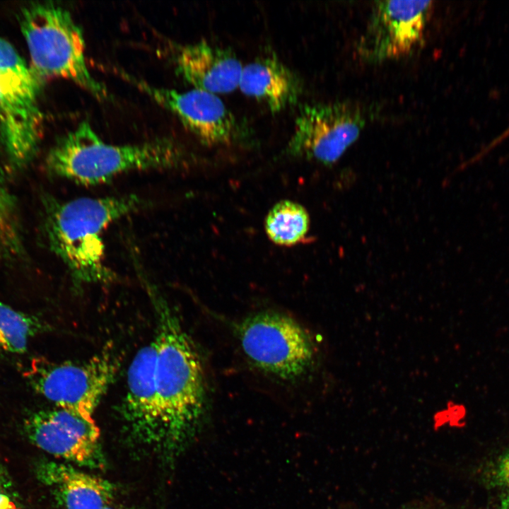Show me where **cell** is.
<instances>
[{
	"label": "cell",
	"mask_w": 509,
	"mask_h": 509,
	"mask_svg": "<svg viewBox=\"0 0 509 509\" xmlns=\"http://www.w3.org/2000/svg\"><path fill=\"white\" fill-rule=\"evenodd\" d=\"M157 320L155 380L158 432L156 452L164 455L195 426L207 402L199 353L158 289L144 281Z\"/></svg>",
	"instance_id": "cell-1"
},
{
	"label": "cell",
	"mask_w": 509,
	"mask_h": 509,
	"mask_svg": "<svg viewBox=\"0 0 509 509\" xmlns=\"http://www.w3.org/2000/svg\"><path fill=\"white\" fill-rule=\"evenodd\" d=\"M47 204V239L68 268L74 283H112L117 276L105 263L103 233L114 221L141 208L142 199L130 194Z\"/></svg>",
	"instance_id": "cell-2"
},
{
	"label": "cell",
	"mask_w": 509,
	"mask_h": 509,
	"mask_svg": "<svg viewBox=\"0 0 509 509\" xmlns=\"http://www.w3.org/2000/svg\"><path fill=\"white\" fill-rule=\"evenodd\" d=\"M188 159L183 147L171 139L112 145L103 141L90 123L83 121L52 147L46 164L54 175L95 185L132 170L176 168Z\"/></svg>",
	"instance_id": "cell-3"
},
{
	"label": "cell",
	"mask_w": 509,
	"mask_h": 509,
	"mask_svg": "<svg viewBox=\"0 0 509 509\" xmlns=\"http://www.w3.org/2000/svg\"><path fill=\"white\" fill-rule=\"evenodd\" d=\"M20 17L31 69L42 81L62 78L98 99L108 98L105 85L88 70L83 32L68 10L52 3H37L24 8Z\"/></svg>",
	"instance_id": "cell-4"
},
{
	"label": "cell",
	"mask_w": 509,
	"mask_h": 509,
	"mask_svg": "<svg viewBox=\"0 0 509 509\" xmlns=\"http://www.w3.org/2000/svg\"><path fill=\"white\" fill-rule=\"evenodd\" d=\"M119 368L118 358L110 346L81 362L56 363L34 358L25 373L33 389L54 403L93 419V414L112 383Z\"/></svg>",
	"instance_id": "cell-5"
},
{
	"label": "cell",
	"mask_w": 509,
	"mask_h": 509,
	"mask_svg": "<svg viewBox=\"0 0 509 509\" xmlns=\"http://www.w3.org/2000/svg\"><path fill=\"white\" fill-rule=\"evenodd\" d=\"M242 349L262 371L294 381L312 367L316 348L310 334L291 317L266 311L245 319L238 329Z\"/></svg>",
	"instance_id": "cell-6"
},
{
	"label": "cell",
	"mask_w": 509,
	"mask_h": 509,
	"mask_svg": "<svg viewBox=\"0 0 509 509\" xmlns=\"http://www.w3.org/2000/svg\"><path fill=\"white\" fill-rule=\"evenodd\" d=\"M365 122L361 109L350 103L304 104L296 117L286 153L332 164L357 140Z\"/></svg>",
	"instance_id": "cell-7"
},
{
	"label": "cell",
	"mask_w": 509,
	"mask_h": 509,
	"mask_svg": "<svg viewBox=\"0 0 509 509\" xmlns=\"http://www.w3.org/2000/svg\"><path fill=\"white\" fill-rule=\"evenodd\" d=\"M23 429L33 445L69 464L91 469L106 467L100 430L94 420L56 407L30 414Z\"/></svg>",
	"instance_id": "cell-8"
},
{
	"label": "cell",
	"mask_w": 509,
	"mask_h": 509,
	"mask_svg": "<svg viewBox=\"0 0 509 509\" xmlns=\"http://www.w3.org/2000/svg\"><path fill=\"white\" fill-rule=\"evenodd\" d=\"M117 72L173 113L204 144H230L243 136L242 124L215 93L156 87L119 69Z\"/></svg>",
	"instance_id": "cell-9"
},
{
	"label": "cell",
	"mask_w": 509,
	"mask_h": 509,
	"mask_svg": "<svg viewBox=\"0 0 509 509\" xmlns=\"http://www.w3.org/2000/svg\"><path fill=\"white\" fill-rule=\"evenodd\" d=\"M432 1H376L359 52L368 60L378 62L408 54L423 37Z\"/></svg>",
	"instance_id": "cell-10"
},
{
	"label": "cell",
	"mask_w": 509,
	"mask_h": 509,
	"mask_svg": "<svg viewBox=\"0 0 509 509\" xmlns=\"http://www.w3.org/2000/svg\"><path fill=\"white\" fill-rule=\"evenodd\" d=\"M156 362V345L153 339L142 347L131 361L127 373V392L120 407L130 437L155 452L158 432Z\"/></svg>",
	"instance_id": "cell-11"
},
{
	"label": "cell",
	"mask_w": 509,
	"mask_h": 509,
	"mask_svg": "<svg viewBox=\"0 0 509 509\" xmlns=\"http://www.w3.org/2000/svg\"><path fill=\"white\" fill-rule=\"evenodd\" d=\"M172 60L177 74L194 88L216 94L233 91L239 86L243 66L227 47L206 40L175 45Z\"/></svg>",
	"instance_id": "cell-12"
},
{
	"label": "cell",
	"mask_w": 509,
	"mask_h": 509,
	"mask_svg": "<svg viewBox=\"0 0 509 509\" xmlns=\"http://www.w3.org/2000/svg\"><path fill=\"white\" fill-rule=\"evenodd\" d=\"M37 95L0 86V134L11 161L25 164L34 155L42 134V115Z\"/></svg>",
	"instance_id": "cell-13"
},
{
	"label": "cell",
	"mask_w": 509,
	"mask_h": 509,
	"mask_svg": "<svg viewBox=\"0 0 509 509\" xmlns=\"http://www.w3.org/2000/svg\"><path fill=\"white\" fill-rule=\"evenodd\" d=\"M35 471L38 480L64 509H103L113 499L112 483L71 464L42 461Z\"/></svg>",
	"instance_id": "cell-14"
},
{
	"label": "cell",
	"mask_w": 509,
	"mask_h": 509,
	"mask_svg": "<svg viewBox=\"0 0 509 509\" xmlns=\"http://www.w3.org/2000/svg\"><path fill=\"white\" fill-rule=\"evenodd\" d=\"M238 87L274 112L296 104L303 91L299 76L271 54L243 66Z\"/></svg>",
	"instance_id": "cell-15"
},
{
	"label": "cell",
	"mask_w": 509,
	"mask_h": 509,
	"mask_svg": "<svg viewBox=\"0 0 509 509\" xmlns=\"http://www.w3.org/2000/svg\"><path fill=\"white\" fill-rule=\"evenodd\" d=\"M310 216L299 203L281 200L267 213L264 228L270 240L279 245L291 246L301 241L310 228Z\"/></svg>",
	"instance_id": "cell-16"
},
{
	"label": "cell",
	"mask_w": 509,
	"mask_h": 509,
	"mask_svg": "<svg viewBox=\"0 0 509 509\" xmlns=\"http://www.w3.org/2000/svg\"><path fill=\"white\" fill-rule=\"evenodd\" d=\"M45 327L33 315L17 311L0 301V349L13 353L27 350L30 338Z\"/></svg>",
	"instance_id": "cell-17"
},
{
	"label": "cell",
	"mask_w": 509,
	"mask_h": 509,
	"mask_svg": "<svg viewBox=\"0 0 509 509\" xmlns=\"http://www.w3.org/2000/svg\"><path fill=\"white\" fill-rule=\"evenodd\" d=\"M41 82L11 44L0 37V86L37 95Z\"/></svg>",
	"instance_id": "cell-18"
},
{
	"label": "cell",
	"mask_w": 509,
	"mask_h": 509,
	"mask_svg": "<svg viewBox=\"0 0 509 509\" xmlns=\"http://www.w3.org/2000/svg\"><path fill=\"white\" fill-rule=\"evenodd\" d=\"M483 480L488 487L509 491V448L487 464Z\"/></svg>",
	"instance_id": "cell-19"
},
{
	"label": "cell",
	"mask_w": 509,
	"mask_h": 509,
	"mask_svg": "<svg viewBox=\"0 0 509 509\" xmlns=\"http://www.w3.org/2000/svg\"><path fill=\"white\" fill-rule=\"evenodd\" d=\"M0 509H17L7 480L1 473H0Z\"/></svg>",
	"instance_id": "cell-20"
},
{
	"label": "cell",
	"mask_w": 509,
	"mask_h": 509,
	"mask_svg": "<svg viewBox=\"0 0 509 509\" xmlns=\"http://www.w3.org/2000/svg\"><path fill=\"white\" fill-rule=\"evenodd\" d=\"M8 209V198L0 182V225L4 221Z\"/></svg>",
	"instance_id": "cell-21"
},
{
	"label": "cell",
	"mask_w": 509,
	"mask_h": 509,
	"mask_svg": "<svg viewBox=\"0 0 509 509\" xmlns=\"http://www.w3.org/2000/svg\"><path fill=\"white\" fill-rule=\"evenodd\" d=\"M498 509H509V491H506L501 496Z\"/></svg>",
	"instance_id": "cell-22"
},
{
	"label": "cell",
	"mask_w": 509,
	"mask_h": 509,
	"mask_svg": "<svg viewBox=\"0 0 509 509\" xmlns=\"http://www.w3.org/2000/svg\"><path fill=\"white\" fill-rule=\"evenodd\" d=\"M103 509H127V508H119V507H113V506H111V505H110L106 506V507L104 508Z\"/></svg>",
	"instance_id": "cell-23"
},
{
	"label": "cell",
	"mask_w": 509,
	"mask_h": 509,
	"mask_svg": "<svg viewBox=\"0 0 509 509\" xmlns=\"http://www.w3.org/2000/svg\"><path fill=\"white\" fill-rule=\"evenodd\" d=\"M397 509H417V508L415 507L411 506V505H405V506H402Z\"/></svg>",
	"instance_id": "cell-24"
}]
</instances>
